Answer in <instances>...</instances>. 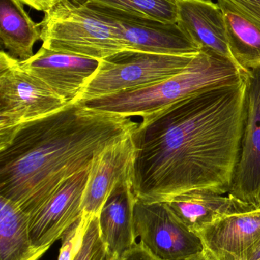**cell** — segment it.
Listing matches in <instances>:
<instances>
[{"instance_id":"cell-1","label":"cell","mask_w":260,"mask_h":260,"mask_svg":"<svg viewBox=\"0 0 260 260\" xmlns=\"http://www.w3.org/2000/svg\"><path fill=\"white\" fill-rule=\"evenodd\" d=\"M248 73L142 118L132 133L131 181L136 198L157 203L198 189L230 192Z\"/></svg>"},{"instance_id":"cell-2","label":"cell","mask_w":260,"mask_h":260,"mask_svg":"<svg viewBox=\"0 0 260 260\" xmlns=\"http://www.w3.org/2000/svg\"><path fill=\"white\" fill-rule=\"evenodd\" d=\"M137 125L131 117L80 102L21 125L0 148V197L32 215L64 182L90 168L98 153Z\"/></svg>"},{"instance_id":"cell-3","label":"cell","mask_w":260,"mask_h":260,"mask_svg":"<svg viewBox=\"0 0 260 260\" xmlns=\"http://www.w3.org/2000/svg\"><path fill=\"white\" fill-rule=\"evenodd\" d=\"M245 73L232 61L201 50L183 71L162 82L82 103L92 109L145 118L204 90L238 80Z\"/></svg>"},{"instance_id":"cell-4","label":"cell","mask_w":260,"mask_h":260,"mask_svg":"<svg viewBox=\"0 0 260 260\" xmlns=\"http://www.w3.org/2000/svg\"><path fill=\"white\" fill-rule=\"evenodd\" d=\"M42 47L102 60L128 50L114 27L83 3L64 2L44 13Z\"/></svg>"},{"instance_id":"cell-5","label":"cell","mask_w":260,"mask_h":260,"mask_svg":"<svg viewBox=\"0 0 260 260\" xmlns=\"http://www.w3.org/2000/svg\"><path fill=\"white\" fill-rule=\"evenodd\" d=\"M67 104L18 59L0 53V148L21 125L61 111Z\"/></svg>"},{"instance_id":"cell-6","label":"cell","mask_w":260,"mask_h":260,"mask_svg":"<svg viewBox=\"0 0 260 260\" xmlns=\"http://www.w3.org/2000/svg\"><path fill=\"white\" fill-rule=\"evenodd\" d=\"M195 56L157 54L134 50L119 52L101 60L79 102L158 83L183 71Z\"/></svg>"},{"instance_id":"cell-7","label":"cell","mask_w":260,"mask_h":260,"mask_svg":"<svg viewBox=\"0 0 260 260\" xmlns=\"http://www.w3.org/2000/svg\"><path fill=\"white\" fill-rule=\"evenodd\" d=\"M135 238L156 258L184 260L204 251L203 243L162 202L147 203L136 198L134 211Z\"/></svg>"},{"instance_id":"cell-8","label":"cell","mask_w":260,"mask_h":260,"mask_svg":"<svg viewBox=\"0 0 260 260\" xmlns=\"http://www.w3.org/2000/svg\"><path fill=\"white\" fill-rule=\"evenodd\" d=\"M90 6L115 28L128 50L176 56H193L200 52L177 23L162 22Z\"/></svg>"},{"instance_id":"cell-9","label":"cell","mask_w":260,"mask_h":260,"mask_svg":"<svg viewBox=\"0 0 260 260\" xmlns=\"http://www.w3.org/2000/svg\"><path fill=\"white\" fill-rule=\"evenodd\" d=\"M90 167L64 182L38 210L29 215V232L35 248L46 253L82 217V198Z\"/></svg>"},{"instance_id":"cell-10","label":"cell","mask_w":260,"mask_h":260,"mask_svg":"<svg viewBox=\"0 0 260 260\" xmlns=\"http://www.w3.org/2000/svg\"><path fill=\"white\" fill-rule=\"evenodd\" d=\"M229 193L260 207V69L247 75L241 148Z\"/></svg>"},{"instance_id":"cell-11","label":"cell","mask_w":260,"mask_h":260,"mask_svg":"<svg viewBox=\"0 0 260 260\" xmlns=\"http://www.w3.org/2000/svg\"><path fill=\"white\" fill-rule=\"evenodd\" d=\"M100 62L42 46L33 56L20 61L24 70L41 79L67 104L79 102Z\"/></svg>"},{"instance_id":"cell-12","label":"cell","mask_w":260,"mask_h":260,"mask_svg":"<svg viewBox=\"0 0 260 260\" xmlns=\"http://www.w3.org/2000/svg\"><path fill=\"white\" fill-rule=\"evenodd\" d=\"M132 133L95 156L82 198V213L99 215L113 189L131 179L135 151Z\"/></svg>"},{"instance_id":"cell-13","label":"cell","mask_w":260,"mask_h":260,"mask_svg":"<svg viewBox=\"0 0 260 260\" xmlns=\"http://www.w3.org/2000/svg\"><path fill=\"white\" fill-rule=\"evenodd\" d=\"M212 260H239L260 238V207L221 217L197 232Z\"/></svg>"},{"instance_id":"cell-14","label":"cell","mask_w":260,"mask_h":260,"mask_svg":"<svg viewBox=\"0 0 260 260\" xmlns=\"http://www.w3.org/2000/svg\"><path fill=\"white\" fill-rule=\"evenodd\" d=\"M177 24L201 50L235 62L229 49L224 14L212 0H177Z\"/></svg>"},{"instance_id":"cell-15","label":"cell","mask_w":260,"mask_h":260,"mask_svg":"<svg viewBox=\"0 0 260 260\" xmlns=\"http://www.w3.org/2000/svg\"><path fill=\"white\" fill-rule=\"evenodd\" d=\"M135 202L131 179H128L113 189L101 209L100 236L111 256L121 258L137 244L134 229Z\"/></svg>"},{"instance_id":"cell-16","label":"cell","mask_w":260,"mask_h":260,"mask_svg":"<svg viewBox=\"0 0 260 260\" xmlns=\"http://www.w3.org/2000/svg\"><path fill=\"white\" fill-rule=\"evenodd\" d=\"M165 203L176 217L195 234L221 217L253 207L232 194L198 189L172 197Z\"/></svg>"},{"instance_id":"cell-17","label":"cell","mask_w":260,"mask_h":260,"mask_svg":"<svg viewBox=\"0 0 260 260\" xmlns=\"http://www.w3.org/2000/svg\"><path fill=\"white\" fill-rule=\"evenodd\" d=\"M222 10L229 49L237 65L244 71L260 69V26L230 0H217Z\"/></svg>"},{"instance_id":"cell-18","label":"cell","mask_w":260,"mask_h":260,"mask_svg":"<svg viewBox=\"0 0 260 260\" xmlns=\"http://www.w3.org/2000/svg\"><path fill=\"white\" fill-rule=\"evenodd\" d=\"M18 0H0V38L7 53L20 61L34 56V46L41 41V26Z\"/></svg>"},{"instance_id":"cell-19","label":"cell","mask_w":260,"mask_h":260,"mask_svg":"<svg viewBox=\"0 0 260 260\" xmlns=\"http://www.w3.org/2000/svg\"><path fill=\"white\" fill-rule=\"evenodd\" d=\"M44 253L32 244L29 215L0 197V260H39Z\"/></svg>"},{"instance_id":"cell-20","label":"cell","mask_w":260,"mask_h":260,"mask_svg":"<svg viewBox=\"0 0 260 260\" xmlns=\"http://www.w3.org/2000/svg\"><path fill=\"white\" fill-rule=\"evenodd\" d=\"M89 6L118 13L176 24L178 21L177 0H85Z\"/></svg>"},{"instance_id":"cell-21","label":"cell","mask_w":260,"mask_h":260,"mask_svg":"<svg viewBox=\"0 0 260 260\" xmlns=\"http://www.w3.org/2000/svg\"><path fill=\"white\" fill-rule=\"evenodd\" d=\"M91 215L82 213V217L66 230L61 237V247L58 260H73L82 244Z\"/></svg>"},{"instance_id":"cell-22","label":"cell","mask_w":260,"mask_h":260,"mask_svg":"<svg viewBox=\"0 0 260 260\" xmlns=\"http://www.w3.org/2000/svg\"><path fill=\"white\" fill-rule=\"evenodd\" d=\"M105 247L100 236L99 215H93L89 221L82 244L73 260H95Z\"/></svg>"},{"instance_id":"cell-23","label":"cell","mask_w":260,"mask_h":260,"mask_svg":"<svg viewBox=\"0 0 260 260\" xmlns=\"http://www.w3.org/2000/svg\"><path fill=\"white\" fill-rule=\"evenodd\" d=\"M243 13L260 26V0H230Z\"/></svg>"},{"instance_id":"cell-24","label":"cell","mask_w":260,"mask_h":260,"mask_svg":"<svg viewBox=\"0 0 260 260\" xmlns=\"http://www.w3.org/2000/svg\"><path fill=\"white\" fill-rule=\"evenodd\" d=\"M120 260H160L153 256L141 243L136 244L131 250L125 253Z\"/></svg>"},{"instance_id":"cell-25","label":"cell","mask_w":260,"mask_h":260,"mask_svg":"<svg viewBox=\"0 0 260 260\" xmlns=\"http://www.w3.org/2000/svg\"><path fill=\"white\" fill-rule=\"evenodd\" d=\"M18 1L35 10L41 11L45 13L50 9H53L55 6L68 0H18Z\"/></svg>"},{"instance_id":"cell-26","label":"cell","mask_w":260,"mask_h":260,"mask_svg":"<svg viewBox=\"0 0 260 260\" xmlns=\"http://www.w3.org/2000/svg\"><path fill=\"white\" fill-rule=\"evenodd\" d=\"M239 260H260V238Z\"/></svg>"},{"instance_id":"cell-27","label":"cell","mask_w":260,"mask_h":260,"mask_svg":"<svg viewBox=\"0 0 260 260\" xmlns=\"http://www.w3.org/2000/svg\"><path fill=\"white\" fill-rule=\"evenodd\" d=\"M95 260H120V258L117 257V256H111V255L108 254L105 247V248L97 255Z\"/></svg>"},{"instance_id":"cell-28","label":"cell","mask_w":260,"mask_h":260,"mask_svg":"<svg viewBox=\"0 0 260 260\" xmlns=\"http://www.w3.org/2000/svg\"><path fill=\"white\" fill-rule=\"evenodd\" d=\"M184 260H212L209 257L206 252L203 251L201 253H197V254L193 255L190 257Z\"/></svg>"}]
</instances>
